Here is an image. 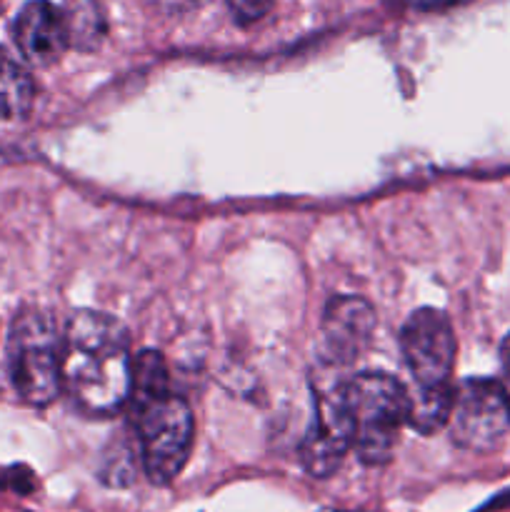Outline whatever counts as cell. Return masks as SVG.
Here are the masks:
<instances>
[{"label":"cell","mask_w":510,"mask_h":512,"mask_svg":"<svg viewBox=\"0 0 510 512\" xmlns=\"http://www.w3.org/2000/svg\"><path fill=\"white\" fill-rule=\"evenodd\" d=\"M133 350L123 323L78 310L63 333V390L90 418H110L128 405Z\"/></svg>","instance_id":"1"},{"label":"cell","mask_w":510,"mask_h":512,"mask_svg":"<svg viewBox=\"0 0 510 512\" xmlns=\"http://www.w3.org/2000/svg\"><path fill=\"white\" fill-rule=\"evenodd\" d=\"M128 408L145 475L155 485L173 483L190 458L195 425L190 405L170 390L168 365L155 350L133 358Z\"/></svg>","instance_id":"2"},{"label":"cell","mask_w":510,"mask_h":512,"mask_svg":"<svg viewBox=\"0 0 510 512\" xmlns=\"http://www.w3.org/2000/svg\"><path fill=\"white\" fill-rule=\"evenodd\" d=\"M400 350L413 378L408 390V425L420 435L445 428L455 403V335L435 308H420L400 330Z\"/></svg>","instance_id":"3"},{"label":"cell","mask_w":510,"mask_h":512,"mask_svg":"<svg viewBox=\"0 0 510 512\" xmlns=\"http://www.w3.org/2000/svg\"><path fill=\"white\" fill-rule=\"evenodd\" d=\"M8 373L15 393L35 408L63 393V335L45 310L28 308L13 320Z\"/></svg>","instance_id":"4"},{"label":"cell","mask_w":510,"mask_h":512,"mask_svg":"<svg viewBox=\"0 0 510 512\" xmlns=\"http://www.w3.org/2000/svg\"><path fill=\"white\" fill-rule=\"evenodd\" d=\"M348 400L355 455L365 465H385L408 423V390L388 373H360L348 378Z\"/></svg>","instance_id":"5"},{"label":"cell","mask_w":510,"mask_h":512,"mask_svg":"<svg viewBox=\"0 0 510 512\" xmlns=\"http://www.w3.org/2000/svg\"><path fill=\"white\" fill-rule=\"evenodd\" d=\"M328 368V365H325ZM313 380V420L300 443V463L313 478L338 473L353 448V413L348 400V378L338 368Z\"/></svg>","instance_id":"6"},{"label":"cell","mask_w":510,"mask_h":512,"mask_svg":"<svg viewBox=\"0 0 510 512\" xmlns=\"http://www.w3.org/2000/svg\"><path fill=\"white\" fill-rule=\"evenodd\" d=\"M453 440L473 453H493L503 445L510 430V410L498 380L473 378L455 388L450 410Z\"/></svg>","instance_id":"7"},{"label":"cell","mask_w":510,"mask_h":512,"mask_svg":"<svg viewBox=\"0 0 510 512\" xmlns=\"http://www.w3.org/2000/svg\"><path fill=\"white\" fill-rule=\"evenodd\" d=\"M375 333V310L368 300L338 295L325 308L320 320L318 353L328 368H348L363 358Z\"/></svg>","instance_id":"8"},{"label":"cell","mask_w":510,"mask_h":512,"mask_svg":"<svg viewBox=\"0 0 510 512\" xmlns=\"http://www.w3.org/2000/svg\"><path fill=\"white\" fill-rule=\"evenodd\" d=\"M13 38L20 55L38 68L58 63L70 48L63 10L48 0H30L20 8L13 25Z\"/></svg>","instance_id":"9"},{"label":"cell","mask_w":510,"mask_h":512,"mask_svg":"<svg viewBox=\"0 0 510 512\" xmlns=\"http://www.w3.org/2000/svg\"><path fill=\"white\" fill-rule=\"evenodd\" d=\"M68 45L80 53H93L100 48L108 33V20L100 0H68L63 8Z\"/></svg>","instance_id":"10"},{"label":"cell","mask_w":510,"mask_h":512,"mask_svg":"<svg viewBox=\"0 0 510 512\" xmlns=\"http://www.w3.org/2000/svg\"><path fill=\"white\" fill-rule=\"evenodd\" d=\"M33 103L35 83L28 68L15 60L8 50H0V118H25Z\"/></svg>","instance_id":"11"},{"label":"cell","mask_w":510,"mask_h":512,"mask_svg":"<svg viewBox=\"0 0 510 512\" xmlns=\"http://www.w3.org/2000/svg\"><path fill=\"white\" fill-rule=\"evenodd\" d=\"M100 478H103L110 488H125V485L133 483L135 478L133 450H130L128 445H115L113 453H108V458H105Z\"/></svg>","instance_id":"12"},{"label":"cell","mask_w":510,"mask_h":512,"mask_svg":"<svg viewBox=\"0 0 510 512\" xmlns=\"http://www.w3.org/2000/svg\"><path fill=\"white\" fill-rule=\"evenodd\" d=\"M228 8L238 25H255L273 10V0H228Z\"/></svg>","instance_id":"13"},{"label":"cell","mask_w":510,"mask_h":512,"mask_svg":"<svg viewBox=\"0 0 510 512\" xmlns=\"http://www.w3.org/2000/svg\"><path fill=\"white\" fill-rule=\"evenodd\" d=\"M205 3L208 0H145V5L160 15H188L203 8Z\"/></svg>","instance_id":"14"},{"label":"cell","mask_w":510,"mask_h":512,"mask_svg":"<svg viewBox=\"0 0 510 512\" xmlns=\"http://www.w3.org/2000/svg\"><path fill=\"white\" fill-rule=\"evenodd\" d=\"M500 388H503L505 400H508V410H510V335L503 340L500 345Z\"/></svg>","instance_id":"15"}]
</instances>
